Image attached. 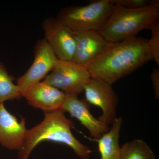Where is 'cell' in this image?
<instances>
[{
    "instance_id": "cell-1",
    "label": "cell",
    "mask_w": 159,
    "mask_h": 159,
    "mask_svg": "<svg viewBox=\"0 0 159 159\" xmlns=\"http://www.w3.org/2000/svg\"><path fill=\"white\" fill-rule=\"evenodd\" d=\"M148 39L135 37L108 43L98 57L86 66L91 77L111 85L152 59Z\"/></svg>"
},
{
    "instance_id": "cell-2",
    "label": "cell",
    "mask_w": 159,
    "mask_h": 159,
    "mask_svg": "<svg viewBox=\"0 0 159 159\" xmlns=\"http://www.w3.org/2000/svg\"><path fill=\"white\" fill-rule=\"evenodd\" d=\"M42 122L28 129L25 142L19 150L18 159H28L34 147L41 142L50 141L65 144L81 159H90L93 152L89 146L81 143L72 133L75 125L61 109L44 113Z\"/></svg>"
},
{
    "instance_id": "cell-3",
    "label": "cell",
    "mask_w": 159,
    "mask_h": 159,
    "mask_svg": "<svg viewBox=\"0 0 159 159\" xmlns=\"http://www.w3.org/2000/svg\"><path fill=\"white\" fill-rule=\"evenodd\" d=\"M115 5L113 11L99 33L107 42H119L136 37L144 29H150L159 20V1H151L144 8L129 9Z\"/></svg>"
},
{
    "instance_id": "cell-4",
    "label": "cell",
    "mask_w": 159,
    "mask_h": 159,
    "mask_svg": "<svg viewBox=\"0 0 159 159\" xmlns=\"http://www.w3.org/2000/svg\"><path fill=\"white\" fill-rule=\"evenodd\" d=\"M112 0H98L84 6H72L61 9L57 18L74 31L99 32L110 17Z\"/></svg>"
},
{
    "instance_id": "cell-5",
    "label": "cell",
    "mask_w": 159,
    "mask_h": 159,
    "mask_svg": "<svg viewBox=\"0 0 159 159\" xmlns=\"http://www.w3.org/2000/svg\"><path fill=\"white\" fill-rule=\"evenodd\" d=\"M91 76L85 66L73 61L58 59L54 69L43 80L66 94L77 95L84 91Z\"/></svg>"
},
{
    "instance_id": "cell-6",
    "label": "cell",
    "mask_w": 159,
    "mask_h": 159,
    "mask_svg": "<svg viewBox=\"0 0 159 159\" xmlns=\"http://www.w3.org/2000/svg\"><path fill=\"white\" fill-rule=\"evenodd\" d=\"M84 91L86 102L102 110V115L98 118L99 121L108 126L111 124L117 118L119 103V97L112 85L101 80L91 77L84 85Z\"/></svg>"
},
{
    "instance_id": "cell-7",
    "label": "cell",
    "mask_w": 159,
    "mask_h": 159,
    "mask_svg": "<svg viewBox=\"0 0 159 159\" xmlns=\"http://www.w3.org/2000/svg\"><path fill=\"white\" fill-rule=\"evenodd\" d=\"M58 58L44 39L39 40L34 48V60L29 70L17 80L16 84L22 96L32 86L45 78L55 67Z\"/></svg>"
},
{
    "instance_id": "cell-8",
    "label": "cell",
    "mask_w": 159,
    "mask_h": 159,
    "mask_svg": "<svg viewBox=\"0 0 159 159\" xmlns=\"http://www.w3.org/2000/svg\"><path fill=\"white\" fill-rule=\"evenodd\" d=\"M42 28L44 39L48 43L58 59L73 61L76 49L74 32L57 18L44 20Z\"/></svg>"
},
{
    "instance_id": "cell-9",
    "label": "cell",
    "mask_w": 159,
    "mask_h": 159,
    "mask_svg": "<svg viewBox=\"0 0 159 159\" xmlns=\"http://www.w3.org/2000/svg\"><path fill=\"white\" fill-rule=\"evenodd\" d=\"M89 105L85 100L78 99L77 95L65 94L61 109L68 112L71 117L78 120L93 138L92 140H97L109 130L110 127L94 117Z\"/></svg>"
},
{
    "instance_id": "cell-10",
    "label": "cell",
    "mask_w": 159,
    "mask_h": 159,
    "mask_svg": "<svg viewBox=\"0 0 159 159\" xmlns=\"http://www.w3.org/2000/svg\"><path fill=\"white\" fill-rule=\"evenodd\" d=\"M17 118L6 110L4 103L0 104V144L11 150H19L24 144L28 129L25 119Z\"/></svg>"
},
{
    "instance_id": "cell-11",
    "label": "cell",
    "mask_w": 159,
    "mask_h": 159,
    "mask_svg": "<svg viewBox=\"0 0 159 159\" xmlns=\"http://www.w3.org/2000/svg\"><path fill=\"white\" fill-rule=\"evenodd\" d=\"M22 97L29 105L41 109L44 113H48L61 108L65 94L43 81L32 86Z\"/></svg>"
},
{
    "instance_id": "cell-12",
    "label": "cell",
    "mask_w": 159,
    "mask_h": 159,
    "mask_svg": "<svg viewBox=\"0 0 159 159\" xmlns=\"http://www.w3.org/2000/svg\"><path fill=\"white\" fill-rule=\"evenodd\" d=\"M76 49L73 61L86 66L102 53L108 43L99 32L74 31Z\"/></svg>"
},
{
    "instance_id": "cell-13",
    "label": "cell",
    "mask_w": 159,
    "mask_h": 159,
    "mask_svg": "<svg viewBox=\"0 0 159 159\" xmlns=\"http://www.w3.org/2000/svg\"><path fill=\"white\" fill-rule=\"evenodd\" d=\"M122 122V117L116 118L107 132L103 134L100 139L92 140L98 144L101 159H120L121 146L119 137Z\"/></svg>"
},
{
    "instance_id": "cell-14",
    "label": "cell",
    "mask_w": 159,
    "mask_h": 159,
    "mask_svg": "<svg viewBox=\"0 0 159 159\" xmlns=\"http://www.w3.org/2000/svg\"><path fill=\"white\" fill-rule=\"evenodd\" d=\"M120 159H156L150 146L141 139H134L121 147Z\"/></svg>"
},
{
    "instance_id": "cell-15",
    "label": "cell",
    "mask_w": 159,
    "mask_h": 159,
    "mask_svg": "<svg viewBox=\"0 0 159 159\" xmlns=\"http://www.w3.org/2000/svg\"><path fill=\"white\" fill-rule=\"evenodd\" d=\"M13 80L8 73L5 64L0 61V104L22 97L19 88L17 84H14Z\"/></svg>"
},
{
    "instance_id": "cell-16",
    "label": "cell",
    "mask_w": 159,
    "mask_h": 159,
    "mask_svg": "<svg viewBox=\"0 0 159 159\" xmlns=\"http://www.w3.org/2000/svg\"><path fill=\"white\" fill-rule=\"evenodd\" d=\"M151 31V38L148 40V43L152 59L157 66H159V20L157 21L150 29Z\"/></svg>"
},
{
    "instance_id": "cell-17",
    "label": "cell",
    "mask_w": 159,
    "mask_h": 159,
    "mask_svg": "<svg viewBox=\"0 0 159 159\" xmlns=\"http://www.w3.org/2000/svg\"><path fill=\"white\" fill-rule=\"evenodd\" d=\"M114 5L129 9L144 8L150 4L151 0H112Z\"/></svg>"
},
{
    "instance_id": "cell-18",
    "label": "cell",
    "mask_w": 159,
    "mask_h": 159,
    "mask_svg": "<svg viewBox=\"0 0 159 159\" xmlns=\"http://www.w3.org/2000/svg\"><path fill=\"white\" fill-rule=\"evenodd\" d=\"M151 79L152 81V86L156 99L159 98V70L154 69L150 75Z\"/></svg>"
}]
</instances>
